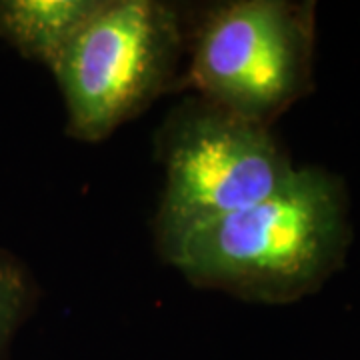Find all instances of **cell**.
Returning <instances> with one entry per match:
<instances>
[{
	"mask_svg": "<svg viewBox=\"0 0 360 360\" xmlns=\"http://www.w3.org/2000/svg\"><path fill=\"white\" fill-rule=\"evenodd\" d=\"M158 155L165 167L158 246L264 200L296 170L270 127L200 96L170 112L158 134Z\"/></svg>",
	"mask_w": 360,
	"mask_h": 360,
	"instance_id": "277c9868",
	"label": "cell"
},
{
	"mask_svg": "<svg viewBox=\"0 0 360 360\" xmlns=\"http://www.w3.org/2000/svg\"><path fill=\"white\" fill-rule=\"evenodd\" d=\"M180 11L158 0H103L51 72L68 134L98 142L172 84L184 51Z\"/></svg>",
	"mask_w": 360,
	"mask_h": 360,
	"instance_id": "3957f363",
	"label": "cell"
},
{
	"mask_svg": "<svg viewBox=\"0 0 360 360\" xmlns=\"http://www.w3.org/2000/svg\"><path fill=\"white\" fill-rule=\"evenodd\" d=\"M350 240L345 182L304 167L264 200L182 232L160 250L196 286L286 304L314 295L345 264Z\"/></svg>",
	"mask_w": 360,
	"mask_h": 360,
	"instance_id": "6da1fadb",
	"label": "cell"
},
{
	"mask_svg": "<svg viewBox=\"0 0 360 360\" xmlns=\"http://www.w3.org/2000/svg\"><path fill=\"white\" fill-rule=\"evenodd\" d=\"M32 302V283L25 266L0 250V356L25 321Z\"/></svg>",
	"mask_w": 360,
	"mask_h": 360,
	"instance_id": "8992f818",
	"label": "cell"
},
{
	"mask_svg": "<svg viewBox=\"0 0 360 360\" xmlns=\"http://www.w3.org/2000/svg\"><path fill=\"white\" fill-rule=\"evenodd\" d=\"M103 0H0V39L54 68Z\"/></svg>",
	"mask_w": 360,
	"mask_h": 360,
	"instance_id": "5b68a950",
	"label": "cell"
},
{
	"mask_svg": "<svg viewBox=\"0 0 360 360\" xmlns=\"http://www.w3.org/2000/svg\"><path fill=\"white\" fill-rule=\"evenodd\" d=\"M314 2L234 0L191 30L186 78L198 96L270 127L312 90Z\"/></svg>",
	"mask_w": 360,
	"mask_h": 360,
	"instance_id": "7a4b0ae2",
	"label": "cell"
}]
</instances>
